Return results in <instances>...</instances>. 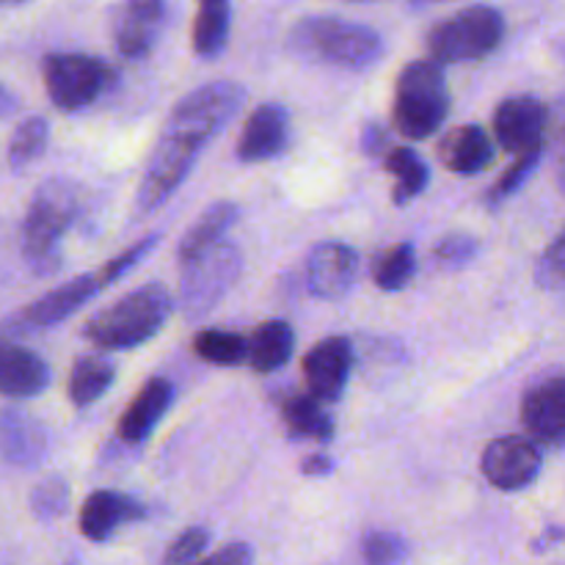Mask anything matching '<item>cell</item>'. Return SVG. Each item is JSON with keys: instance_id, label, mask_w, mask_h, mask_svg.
Returning <instances> with one entry per match:
<instances>
[{"instance_id": "6da1fadb", "label": "cell", "mask_w": 565, "mask_h": 565, "mask_svg": "<svg viewBox=\"0 0 565 565\" xmlns=\"http://www.w3.org/2000/svg\"><path fill=\"white\" fill-rule=\"evenodd\" d=\"M246 92L237 83L215 81L185 94L171 110L143 169L136 193V213L152 215L185 182L202 149L241 110Z\"/></svg>"}, {"instance_id": "7a4b0ae2", "label": "cell", "mask_w": 565, "mask_h": 565, "mask_svg": "<svg viewBox=\"0 0 565 565\" xmlns=\"http://www.w3.org/2000/svg\"><path fill=\"white\" fill-rule=\"evenodd\" d=\"M171 312H174V298L169 287L149 281L92 315L86 320L83 337L103 351H130L152 340L171 318Z\"/></svg>"}, {"instance_id": "3957f363", "label": "cell", "mask_w": 565, "mask_h": 565, "mask_svg": "<svg viewBox=\"0 0 565 565\" xmlns=\"http://www.w3.org/2000/svg\"><path fill=\"white\" fill-rule=\"evenodd\" d=\"M290 47L303 58L351 72L367 70L384 53V42L373 28L340 17H303L290 31Z\"/></svg>"}, {"instance_id": "277c9868", "label": "cell", "mask_w": 565, "mask_h": 565, "mask_svg": "<svg viewBox=\"0 0 565 565\" xmlns=\"http://www.w3.org/2000/svg\"><path fill=\"white\" fill-rule=\"evenodd\" d=\"M77 207H81V196H77L75 182L55 177L36 188L28 204L25 224H22V254L36 274L58 270L61 237L75 221Z\"/></svg>"}, {"instance_id": "5b68a950", "label": "cell", "mask_w": 565, "mask_h": 565, "mask_svg": "<svg viewBox=\"0 0 565 565\" xmlns=\"http://www.w3.org/2000/svg\"><path fill=\"white\" fill-rule=\"evenodd\" d=\"M447 114H450V94L439 61L423 58L403 66L395 88V108H392L395 130L412 141H423L445 125Z\"/></svg>"}, {"instance_id": "8992f818", "label": "cell", "mask_w": 565, "mask_h": 565, "mask_svg": "<svg viewBox=\"0 0 565 565\" xmlns=\"http://www.w3.org/2000/svg\"><path fill=\"white\" fill-rule=\"evenodd\" d=\"M505 39V17L491 6H469L428 33V53L439 64L480 61Z\"/></svg>"}, {"instance_id": "52a82bcc", "label": "cell", "mask_w": 565, "mask_h": 565, "mask_svg": "<svg viewBox=\"0 0 565 565\" xmlns=\"http://www.w3.org/2000/svg\"><path fill=\"white\" fill-rule=\"evenodd\" d=\"M180 307L185 318H204L232 290L243 270L241 248L221 241L180 263Z\"/></svg>"}, {"instance_id": "ba28073f", "label": "cell", "mask_w": 565, "mask_h": 565, "mask_svg": "<svg viewBox=\"0 0 565 565\" xmlns=\"http://www.w3.org/2000/svg\"><path fill=\"white\" fill-rule=\"evenodd\" d=\"M44 88L61 110H83L97 103L114 81V70L83 53H55L44 58Z\"/></svg>"}, {"instance_id": "9c48e42d", "label": "cell", "mask_w": 565, "mask_h": 565, "mask_svg": "<svg viewBox=\"0 0 565 565\" xmlns=\"http://www.w3.org/2000/svg\"><path fill=\"white\" fill-rule=\"evenodd\" d=\"M544 467V456L533 436H500L489 441L480 458L486 480L500 491H522Z\"/></svg>"}, {"instance_id": "30bf717a", "label": "cell", "mask_w": 565, "mask_h": 565, "mask_svg": "<svg viewBox=\"0 0 565 565\" xmlns=\"http://www.w3.org/2000/svg\"><path fill=\"white\" fill-rule=\"evenodd\" d=\"M550 130V108L535 97H508L494 110V136L513 154L544 149Z\"/></svg>"}, {"instance_id": "8fae6325", "label": "cell", "mask_w": 565, "mask_h": 565, "mask_svg": "<svg viewBox=\"0 0 565 565\" xmlns=\"http://www.w3.org/2000/svg\"><path fill=\"white\" fill-rule=\"evenodd\" d=\"M99 290H105L103 276L86 274L77 276V279L66 281V285L55 287L47 296L36 298L28 309H22L17 318H11V331H39L50 329V326L61 323V320L72 318L77 309L86 301H92Z\"/></svg>"}, {"instance_id": "7c38bea8", "label": "cell", "mask_w": 565, "mask_h": 565, "mask_svg": "<svg viewBox=\"0 0 565 565\" xmlns=\"http://www.w3.org/2000/svg\"><path fill=\"white\" fill-rule=\"evenodd\" d=\"M359 276V254L337 241L318 243L307 257V287L320 301H340Z\"/></svg>"}, {"instance_id": "4fadbf2b", "label": "cell", "mask_w": 565, "mask_h": 565, "mask_svg": "<svg viewBox=\"0 0 565 565\" xmlns=\"http://www.w3.org/2000/svg\"><path fill=\"white\" fill-rule=\"evenodd\" d=\"M522 423L539 445L565 447V375H552L524 392Z\"/></svg>"}, {"instance_id": "5bb4252c", "label": "cell", "mask_w": 565, "mask_h": 565, "mask_svg": "<svg viewBox=\"0 0 565 565\" xmlns=\"http://www.w3.org/2000/svg\"><path fill=\"white\" fill-rule=\"evenodd\" d=\"M303 379L318 401L334 403L345 392L353 367V345L345 337H326L303 356Z\"/></svg>"}, {"instance_id": "9a60e30c", "label": "cell", "mask_w": 565, "mask_h": 565, "mask_svg": "<svg viewBox=\"0 0 565 565\" xmlns=\"http://www.w3.org/2000/svg\"><path fill=\"white\" fill-rule=\"evenodd\" d=\"M166 22L163 0H125L114 22L116 50L121 58L138 61L154 47Z\"/></svg>"}, {"instance_id": "2e32d148", "label": "cell", "mask_w": 565, "mask_h": 565, "mask_svg": "<svg viewBox=\"0 0 565 565\" xmlns=\"http://www.w3.org/2000/svg\"><path fill=\"white\" fill-rule=\"evenodd\" d=\"M290 141V114L285 105L265 103L246 119L237 141V158L243 163H263L279 158Z\"/></svg>"}, {"instance_id": "e0dca14e", "label": "cell", "mask_w": 565, "mask_h": 565, "mask_svg": "<svg viewBox=\"0 0 565 565\" xmlns=\"http://www.w3.org/2000/svg\"><path fill=\"white\" fill-rule=\"evenodd\" d=\"M147 519V508L119 491H94L81 508V533L94 544H103L119 527Z\"/></svg>"}, {"instance_id": "ac0fdd59", "label": "cell", "mask_w": 565, "mask_h": 565, "mask_svg": "<svg viewBox=\"0 0 565 565\" xmlns=\"http://www.w3.org/2000/svg\"><path fill=\"white\" fill-rule=\"evenodd\" d=\"M171 401H174V386H171V381L149 379L138 390V395L132 397L130 406L125 408L119 425H116L119 439L127 441V445H138V441L147 439L154 430V425L169 412Z\"/></svg>"}, {"instance_id": "d6986e66", "label": "cell", "mask_w": 565, "mask_h": 565, "mask_svg": "<svg viewBox=\"0 0 565 565\" xmlns=\"http://www.w3.org/2000/svg\"><path fill=\"white\" fill-rule=\"evenodd\" d=\"M50 386V367L28 348L0 342V395L36 397Z\"/></svg>"}, {"instance_id": "ffe728a7", "label": "cell", "mask_w": 565, "mask_h": 565, "mask_svg": "<svg viewBox=\"0 0 565 565\" xmlns=\"http://www.w3.org/2000/svg\"><path fill=\"white\" fill-rule=\"evenodd\" d=\"M439 158L452 174L475 177L494 160V149H491V141L483 127L461 125L441 136Z\"/></svg>"}, {"instance_id": "44dd1931", "label": "cell", "mask_w": 565, "mask_h": 565, "mask_svg": "<svg viewBox=\"0 0 565 565\" xmlns=\"http://www.w3.org/2000/svg\"><path fill=\"white\" fill-rule=\"evenodd\" d=\"M296 348V334L285 320H265L248 337L246 364L254 373H276L285 367Z\"/></svg>"}, {"instance_id": "7402d4cb", "label": "cell", "mask_w": 565, "mask_h": 565, "mask_svg": "<svg viewBox=\"0 0 565 565\" xmlns=\"http://www.w3.org/2000/svg\"><path fill=\"white\" fill-rule=\"evenodd\" d=\"M232 0H196L191 44L199 58H215L224 53L230 39Z\"/></svg>"}, {"instance_id": "603a6c76", "label": "cell", "mask_w": 565, "mask_h": 565, "mask_svg": "<svg viewBox=\"0 0 565 565\" xmlns=\"http://www.w3.org/2000/svg\"><path fill=\"white\" fill-rule=\"evenodd\" d=\"M47 439L33 419L20 412L0 414V456L14 463H36L42 458Z\"/></svg>"}, {"instance_id": "cb8c5ba5", "label": "cell", "mask_w": 565, "mask_h": 565, "mask_svg": "<svg viewBox=\"0 0 565 565\" xmlns=\"http://www.w3.org/2000/svg\"><path fill=\"white\" fill-rule=\"evenodd\" d=\"M320 403L323 401H318L312 392L287 397L285 406H281V419H285V428L290 430V436L312 441L334 439V419H331V414H326Z\"/></svg>"}, {"instance_id": "d4e9b609", "label": "cell", "mask_w": 565, "mask_h": 565, "mask_svg": "<svg viewBox=\"0 0 565 565\" xmlns=\"http://www.w3.org/2000/svg\"><path fill=\"white\" fill-rule=\"evenodd\" d=\"M237 207L232 202H215L210 204L207 210L202 213V218L191 226V230L182 235L180 248H177V257L182 259H191L196 254H202L204 248L215 246V243L224 241L226 232L232 230V224L237 221Z\"/></svg>"}, {"instance_id": "484cf974", "label": "cell", "mask_w": 565, "mask_h": 565, "mask_svg": "<svg viewBox=\"0 0 565 565\" xmlns=\"http://www.w3.org/2000/svg\"><path fill=\"white\" fill-rule=\"evenodd\" d=\"M384 169L395 177L392 202H395L397 207H403V204H408L412 199H417L419 193L428 188V180H430L428 163H425L414 149L392 147L384 158Z\"/></svg>"}, {"instance_id": "4316f807", "label": "cell", "mask_w": 565, "mask_h": 565, "mask_svg": "<svg viewBox=\"0 0 565 565\" xmlns=\"http://www.w3.org/2000/svg\"><path fill=\"white\" fill-rule=\"evenodd\" d=\"M116 367L103 356H81L70 373V401L75 408L97 403L114 384Z\"/></svg>"}, {"instance_id": "83f0119b", "label": "cell", "mask_w": 565, "mask_h": 565, "mask_svg": "<svg viewBox=\"0 0 565 565\" xmlns=\"http://www.w3.org/2000/svg\"><path fill=\"white\" fill-rule=\"evenodd\" d=\"M193 351L202 362L218 364V367H237L248 356V340L235 331L204 329L193 337Z\"/></svg>"}, {"instance_id": "f1b7e54d", "label": "cell", "mask_w": 565, "mask_h": 565, "mask_svg": "<svg viewBox=\"0 0 565 565\" xmlns=\"http://www.w3.org/2000/svg\"><path fill=\"white\" fill-rule=\"evenodd\" d=\"M414 270H417V254L412 243H395L384 254H379L373 265V279L384 292H397L414 279Z\"/></svg>"}, {"instance_id": "f546056e", "label": "cell", "mask_w": 565, "mask_h": 565, "mask_svg": "<svg viewBox=\"0 0 565 565\" xmlns=\"http://www.w3.org/2000/svg\"><path fill=\"white\" fill-rule=\"evenodd\" d=\"M50 141V127L42 116H31V119L20 121L9 143V163L11 169H25L33 160H39L47 149Z\"/></svg>"}, {"instance_id": "4dcf8cb0", "label": "cell", "mask_w": 565, "mask_h": 565, "mask_svg": "<svg viewBox=\"0 0 565 565\" xmlns=\"http://www.w3.org/2000/svg\"><path fill=\"white\" fill-rule=\"evenodd\" d=\"M541 158H544V149H533V152L516 154V163H513L511 169H508L505 174L491 185L489 196H486V204H489V207H497V204L505 202L508 196H513V193H516L519 188L533 177V171L539 169Z\"/></svg>"}, {"instance_id": "1f68e13d", "label": "cell", "mask_w": 565, "mask_h": 565, "mask_svg": "<svg viewBox=\"0 0 565 565\" xmlns=\"http://www.w3.org/2000/svg\"><path fill=\"white\" fill-rule=\"evenodd\" d=\"M70 508V486L64 478H47L39 483L31 494V511L42 522H55Z\"/></svg>"}, {"instance_id": "d6a6232c", "label": "cell", "mask_w": 565, "mask_h": 565, "mask_svg": "<svg viewBox=\"0 0 565 565\" xmlns=\"http://www.w3.org/2000/svg\"><path fill=\"white\" fill-rule=\"evenodd\" d=\"M406 555V541L395 533H367L362 541L364 565H401Z\"/></svg>"}, {"instance_id": "836d02e7", "label": "cell", "mask_w": 565, "mask_h": 565, "mask_svg": "<svg viewBox=\"0 0 565 565\" xmlns=\"http://www.w3.org/2000/svg\"><path fill=\"white\" fill-rule=\"evenodd\" d=\"M535 281L544 290H565V226L535 265Z\"/></svg>"}, {"instance_id": "e575fe53", "label": "cell", "mask_w": 565, "mask_h": 565, "mask_svg": "<svg viewBox=\"0 0 565 565\" xmlns=\"http://www.w3.org/2000/svg\"><path fill=\"white\" fill-rule=\"evenodd\" d=\"M210 544V530L207 527H188L185 533L177 535L166 550L163 565H188L196 561Z\"/></svg>"}, {"instance_id": "d590c367", "label": "cell", "mask_w": 565, "mask_h": 565, "mask_svg": "<svg viewBox=\"0 0 565 565\" xmlns=\"http://www.w3.org/2000/svg\"><path fill=\"white\" fill-rule=\"evenodd\" d=\"M478 254V241L472 235H447L434 246V259L441 268H461Z\"/></svg>"}, {"instance_id": "8d00e7d4", "label": "cell", "mask_w": 565, "mask_h": 565, "mask_svg": "<svg viewBox=\"0 0 565 565\" xmlns=\"http://www.w3.org/2000/svg\"><path fill=\"white\" fill-rule=\"evenodd\" d=\"M158 243H160V235H149V237H143V241H138L136 246L127 248V252H121L119 257L108 259V265H103V268H99V276H103L105 287L114 285V281L119 279V276H125L130 268H136V265L141 263V259L147 257L154 246H158Z\"/></svg>"}, {"instance_id": "74e56055", "label": "cell", "mask_w": 565, "mask_h": 565, "mask_svg": "<svg viewBox=\"0 0 565 565\" xmlns=\"http://www.w3.org/2000/svg\"><path fill=\"white\" fill-rule=\"evenodd\" d=\"M550 138L555 147V163H557V185L565 193V97L557 99L550 108Z\"/></svg>"}, {"instance_id": "f35d334b", "label": "cell", "mask_w": 565, "mask_h": 565, "mask_svg": "<svg viewBox=\"0 0 565 565\" xmlns=\"http://www.w3.org/2000/svg\"><path fill=\"white\" fill-rule=\"evenodd\" d=\"M254 563V552L248 544H230L224 550H218L215 555L204 557L199 563H188V565H252Z\"/></svg>"}, {"instance_id": "ab89813d", "label": "cell", "mask_w": 565, "mask_h": 565, "mask_svg": "<svg viewBox=\"0 0 565 565\" xmlns=\"http://www.w3.org/2000/svg\"><path fill=\"white\" fill-rule=\"evenodd\" d=\"M362 149L370 154V158H386V152L392 149L390 136H386V130L379 125V121H373V125L364 127Z\"/></svg>"}, {"instance_id": "60d3db41", "label": "cell", "mask_w": 565, "mask_h": 565, "mask_svg": "<svg viewBox=\"0 0 565 565\" xmlns=\"http://www.w3.org/2000/svg\"><path fill=\"white\" fill-rule=\"evenodd\" d=\"M334 469V461L329 456H309L307 461L301 463V472L309 475V478H323Z\"/></svg>"}, {"instance_id": "b9f144b4", "label": "cell", "mask_w": 565, "mask_h": 565, "mask_svg": "<svg viewBox=\"0 0 565 565\" xmlns=\"http://www.w3.org/2000/svg\"><path fill=\"white\" fill-rule=\"evenodd\" d=\"M561 539H565V530H561V527H546L544 535H541V539L533 544V550L535 552H544L546 546L557 544V541H561Z\"/></svg>"}, {"instance_id": "7bdbcfd3", "label": "cell", "mask_w": 565, "mask_h": 565, "mask_svg": "<svg viewBox=\"0 0 565 565\" xmlns=\"http://www.w3.org/2000/svg\"><path fill=\"white\" fill-rule=\"evenodd\" d=\"M11 110H14V97L6 88H0V116L11 114Z\"/></svg>"}, {"instance_id": "ee69618b", "label": "cell", "mask_w": 565, "mask_h": 565, "mask_svg": "<svg viewBox=\"0 0 565 565\" xmlns=\"http://www.w3.org/2000/svg\"><path fill=\"white\" fill-rule=\"evenodd\" d=\"M353 3H364V0H353Z\"/></svg>"}]
</instances>
